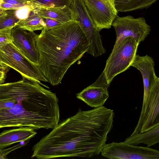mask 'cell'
<instances>
[{"instance_id":"9","label":"cell","mask_w":159,"mask_h":159,"mask_svg":"<svg viewBox=\"0 0 159 159\" xmlns=\"http://www.w3.org/2000/svg\"><path fill=\"white\" fill-rule=\"evenodd\" d=\"M86 9L95 26L100 31L109 29L117 16L114 0H84Z\"/></svg>"},{"instance_id":"2","label":"cell","mask_w":159,"mask_h":159,"mask_svg":"<svg viewBox=\"0 0 159 159\" xmlns=\"http://www.w3.org/2000/svg\"><path fill=\"white\" fill-rule=\"evenodd\" d=\"M22 77L18 81L0 83V128H53L60 118L56 94Z\"/></svg>"},{"instance_id":"19","label":"cell","mask_w":159,"mask_h":159,"mask_svg":"<svg viewBox=\"0 0 159 159\" xmlns=\"http://www.w3.org/2000/svg\"><path fill=\"white\" fill-rule=\"evenodd\" d=\"M34 6L41 8L70 7L72 0H27Z\"/></svg>"},{"instance_id":"12","label":"cell","mask_w":159,"mask_h":159,"mask_svg":"<svg viewBox=\"0 0 159 159\" xmlns=\"http://www.w3.org/2000/svg\"><path fill=\"white\" fill-rule=\"evenodd\" d=\"M110 85L102 72L94 82L77 93L76 97L91 107L102 106L109 97Z\"/></svg>"},{"instance_id":"1","label":"cell","mask_w":159,"mask_h":159,"mask_svg":"<svg viewBox=\"0 0 159 159\" xmlns=\"http://www.w3.org/2000/svg\"><path fill=\"white\" fill-rule=\"evenodd\" d=\"M113 110L102 106L80 109L61 121L32 148V158L90 157L101 153L113 127Z\"/></svg>"},{"instance_id":"4","label":"cell","mask_w":159,"mask_h":159,"mask_svg":"<svg viewBox=\"0 0 159 159\" xmlns=\"http://www.w3.org/2000/svg\"><path fill=\"white\" fill-rule=\"evenodd\" d=\"M139 44L134 39L128 37L114 46L102 71L108 84L116 76L131 66Z\"/></svg>"},{"instance_id":"16","label":"cell","mask_w":159,"mask_h":159,"mask_svg":"<svg viewBox=\"0 0 159 159\" xmlns=\"http://www.w3.org/2000/svg\"><path fill=\"white\" fill-rule=\"evenodd\" d=\"M124 142L134 145L143 143L148 147L155 145L159 142V124L147 131L131 135Z\"/></svg>"},{"instance_id":"21","label":"cell","mask_w":159,"mask_h":159,"mask_svg":"<svg viewBox=\"0 0 159 159\" xmlns=\"http://www.w3.org/2000/svg\"><path fill=\"white\" fill-rule=\"evenodd\" d=\"M13 28L0 30V48L12 42L11 31Z\"/></svg>"},{"instance_id":"24","label":"cell","mask_w":159,"mask_h":159,"mask_svg":"<svg viewBox=\"0 0 159 159\" xmlns=\"http://www.w3.org/2000/svg\"><path fill=\"white\" fill-rule=\"evenodd\" d=\"M43 18L45 25V27L44 28L47 30L54 28L64 24L61 22L52 19L48 18Z\"/></svg>"},{"instance_id":"26","label":"cell","mask_w":159,"mask_h":159,"mask_svg":"<svg viewBox=\"0 0 159 159\" xmlns=\"http://www.w3.org/2000/svg\"><path fill=\"white\" fill-rule=\"evenodd\" d=\"M7 10L2 9L0 7V17L7 14Z\"/></svg>"},{"instance_id":"10","label":"cell","mask_w":159,"mask_h":159,"mask_svg":"<svg viewBox=\"0 0 159 159\" xmlns=\"http://www.w3.org/2000/svg\"><path fill=\"white\" fill-rule=\"evenodd\" d=\"M159 124V79L151 87L144 109L131 135L147 131Z\"/></svg>"},{"instance_id":"15","label":"cell","mask_w":159,"mask_h":159,"mask_svg":"<svg viewBox=\"0 0 159 159\" xmlns=\"http://www.w3.org/2000/svg\"><path fill=\"white\" fill-rule=\"evenodd\" d=\"M37 11L42 18L54 19L65 23L75 20V14L70 7L60 8L38 7Z\"/></svg>"},{"instance_id":"28","label":"cell","mask_w":159,"mask_h":159,"mask_svg":"<svg viewBox=\"0 0 159 159\" xmlns=\"http://www.w3.org/2000/svg\"><path fill=\"white\" fill-rule=\"evenodd\" d=\"M2 62L0 59V62Z\"/></svg>"},{"instance_id":"25","label":"cell","mask_w":159,"mask_h":159,"mask_svg":"<svg viewBox=\"0 0 159 159\" xmlns=\"http://www.w3.org/2000/svg\"><path fill=\"white\" fill-rule=\"evenodd\" d=\"M10 67L2 62H0V83H3L6 78V75Z\"/></svg>"},{"instance_id":"22","label":"cell","mask_w":159,"mask_h":159,"mask_svg":"<svg viewBox=\"0 0 159 159\" xmlns=\"http://www.w3.org/2000/svg\"><path fill=\"white\" fill-rule=\"evenodd\" d=\"M2 3L10 4L16 7L19 10L32 8L35 6L27 0H1Z\"/></svg>"},{"instance_id":"13","label":"cell","mask_w":159,"mask_h":159,"mask_svg":"<svg viewBox=\"0 0 159 159\" xmlns=\"http://www.w3.org/2000/svg\"><path fill=\"white\" fill-rule=\"evenodd\" d=\"M155 63L152 57L147 55L141 56L136 54L131 66L138 69L141 72L144 86L143 105L140 115L144 109L149 90L154 83L159 79L156 75Z\"/></svg>"},{"instance_id":"14","label":"cell","mask_w":159,"mask_h":159,"mask_svg":"<svg viewBox=\"0 0 159 159\" xmlns=\"http://www.w3.org/2000/svg\"><path fill=\"white\" fill-rule=\"evenodd\" d=\"M36 134L34 129L29 127L4 130L0 133V148H4L16 143L29 141Z\"/></svg>"},{"instance_id":"11","label":"cell","mask_w":159,"mask_h":159,"mask_svg":"<svg viewBox=\"0 0 159 159\" xmlns=\"http://www.w3.org/2000/svg\"><path fill=\"white\" fill-rule=\"evenodd\" d=\"M11 34L14 45L29 60L39 66V54L36 44L39 34L16 26L12 28Z\"/></svg>"},{"instance_id":"7","label":"cell","mask_w":159,"mask_h":159,"mask_svg":"<svg viewBox=\"0 0 159 159\" xmlns=\"http://www.w3.org/2000/svg\"><path fill=\"white\" fill-rule=\"evenodd\" d=\"M100 153L102 156L110 159H159L158 150L124 142L106 144Z\"/></svg>"},{"instance_id":"17","label":"cell","mask_w":159,"mask_h":159,"mask_svg":"<svg viewBox=\"0 0 159 159\" xmlns=\"http://www.w3.org/2000/svg\"><path fill=\"white\" fill-rule=\"evenodd\" d=\"M37 8L31 11L27 16L22 19L16 25L21 29L34 32L42 30L45 27L43 18L39 14Z\"/></svg>"},{"instance_id":"27","label":"cell","mask_w":159,"mask_h":159,"mask_svg":"<svg viewBox=\"0 0 159 159\" xmlns=\"http://www.w3.org/2000/svg\"><path fill=\"white\" fill-rule=\"evenodd\" d=\"M2 3V2L1 0H0V5Z\"/></svg>"},{"instance_id":"18","label":"cell","mask_w":159,"mask_h":159,"mask_svg":"<svg viewBox=\"0 0 159 159\" xmlns=\"http://www.w3.org/2000/svg\"><path fill=\"white\" fill-rule=\"evenodd\" d=\"M157 0H114L118 11L126 12L147 8Z\"/></svg>"},{"instance_id":"8","label":"cell","mask_w":159,"mask_h":159,"mask_svg":"<svg viewBox=\"0 0 159 159\" xmlns=\"http://www.w3.org/2000/svg\"><path fill=\"white\" fill-rule=\"evenodd\" d=\"M116 33V39L114 45L123 39L131 37L139 43L144 40L150 34L151 26L142 17L135 18L131 16H118L112 24Z\"/></svg>"},{"instance_id":"20","label":"cell","mask_w":159,"mask_h":159,"mask_svg":"<svg viewBox=\"0 0 159 159\" xmlns=\"http://www.w3.org/2000/svg\"><path fill=\"white\" fill-rule=\"evenodd\" d=\"M7 14L0 17V30L16 26L22 19L16 14L17 10H6Z\"/></svg>"},{"instance_id":"23","label":"cell","mask_w":159,"mask_h":159,"mask_svg":"<svg viewBox=\"0 0 159 159\" xmlns=\"http://www.w3.org/2000/svg\"><path fill=\"white\" fill-rule=\"evenodd\" d=\"M29 141H26L23 144L20 143L13 147L7 148H0V159H7V156L10 152L26 145Z\"/></svg>"},{"instance_id":"6","label":"cell","mask_w":159,"mask_h":159,"mask_svg":"<svg viewBox=\"0 0 159 159\" xmlns=\"http://www.w3.org/2000/svg\"><path fill=\"white\" fill-rule=\"evenodd\" d=\"M70 7L75 16V20L84 34L89 44L87 53L94 57L105 53L106 49L102 45L100 31L90 16L84 0H72Z\"/></svg>"},{"instance_id":"3","label":"cell","mask_w":159,"mask_h":159,"mask_svg":"<svg viewBox=\"0 0 159 159\" xmlns=\"http://www.w3.org/2000/svg\"><path fill=\"white\" fill-rule=\"evenodd\" d=\"M36 44L39 54V67L53 86L60 83L70 67L88 51L89 44L75 20L50 29L43 28Z\"/></svg>"},{"instance_id":"5","label":"cell","mask_w":159,"mask_h":159,"mask_svg":"<svg viewBox=\"0 0 159 159\" xmlns=\"http://www.w3.org/2000/svg\"><path fill=\"white\" fill-rule=\"evenodd\" d=\"M1 61L16 70L22 77L35 81L49 88L41 81L47 80L39 67L33 64L11 42L0 48Z\"/></svg>"}]
</instances>
